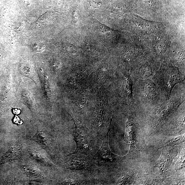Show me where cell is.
Returning a JSON list of instances; mask_svg holds the SVG:
<instances>
[{
  "instance_id": "19",
  "label": "cell",
  "mask_w": 185,
  "mask_h": 185,
  "mask_svg": "<svg viewBox=\"0 0 185 185\" xmlns=\"http://www.w3.org/2000/svg\"><path fill=\"white\" fill-rule=\"evenodd\" d=\"M13 122L19 125H22L23 123V121L20 119L19 117L17 116H15L14 117L13 119Z\"/></svg>"
},
{
  "instance_id": "18",
  "label": "cell",
  "mask_w": 185,
  "mask_h": 185,
  "mask_svg": "<svg viewBox=\"0 0 185 185\" xmlns=\"http://www.w3.org/2000/svg\"><path fill=\"white\" fill-rule=\"evenodd\" d=\"M185 126V118L184 116L183 115V117H181L178 121L177 125L176 126V128H177V130H181V129L184 128Z\"/></svg>"
},
{
  "instance_id": "5",
  "label": "cell",
  "mask_w": 185,
  "mask_h": 185,
  "mask_svg": "<svg viewBox=\"0 0 185 185\" xmlns=\"http://www.w3.org/2000/svg\"><path fill=\"white\" fill-rule=\"evenodd\" d=\"M64 177L59 179L57 184L103 185L102 180L79 172L67 170Z\"/></svg>"
},
{
  "instance_id": "17",
  "label": "cell",
  "mask_w": 185,
  "mask_h": 185,
  "mask_svg": "<svg viewBox=\"0 0 185 185\" xmlns=\"http://www.w3.org/2000/svg\"><path fill=\"white\" fill-rule=\"evenodd\" d=\"M118 174L117 180L116 184L125 185L128 184L131 180V176L128 173L121 172Z\"/></svg>"
},
{
  "instance_id": "1",
  "label": "cell",
  "mask_w": 185,
  "mask_h": 185,
  "mask_svg": "<svg viewBox=\"0 0 185 185\" xmlns=\"http://www.w3.org/2000/svg\"><path fill=\"white\" fill-rule=\"evenodd\" d=\"M109 133L103 139L102 145L96 153L92 156L101 177L106 182L107 175L119 169L123 160V157L115 155L110 149L108 144Z\"/></svg>"
},
{
  "instance_id": "6",
  "label": "cell",
  "mask_w": 185,
  "mask_h": 185,
  "mask_svg": "<svg viewBox=\"0 0 185 185\" xmlns=\"http://www.w3.org/2000/svg\"><path fill=\"white\" fill-rule=\"evenodd\" d=\"M31 140L42 145L54 160H62V159L58 150L55 136L38 130Z\"/></svg>"
},
{
  "instance_id": "13",
  "label": "cell",
  "mask_w": 185,
  "mask_h": 185,
  "mask_svg": "<svg viewBox=\"0 0 185 185\" xmlns=\"http://www.w3.org/2000/svg\"><path fill=\"white\" fill-rule=\"evenodd\" d=\"M184 135L172 138H168L162 141L159 149L164 148V147L170 146L172 147L176 145H178L184 142Z\"/></svg>"
},
{
  "instance_id": "2",
  "label": "cell",
  "mask_w": 185,
  "mask_h": 185,
  "mask_svg": "<svg viewBox=\"0 0 185 185\" xmlns=\"http://www.w3.org/2000/svg\"><path fill=\"white\" fill-rule=\"evenodd\" d=\"M74 132V140L76 149L72 154H81L92 156L96 153L102 141L92 133L84 124L76 125Z\"/></svg>"
},
{
  "instance_id": "8",
  "label": "cell",
  "mask_w": 185,
  "mask_h": 185,
  "mask_svg": "<svg viewBox=\"0 0 185 185\" xmlns=\"http://www.w3.org/2000/svg\"><path fill=\"white\" fill-rule=\"evenodd\" d=\"M22 156L21 146L18 144L11 145L0 160V166L13 161L20 160Z\"/></svg>"
},
{
  "instance_id": "7",
  "label": "cell",
  "mask_w": 185,
  "mask_h": 185,
  "mask_svg": "<svg viewBox=\"0 0 185 185\" xmlns=\"http://www.w3.org/2000/svg\"><path fill=\"white\" fill-rule=\"evenodd\" d=\"M184 98L172 99L165 103L157 110L154 119L155 125H158L165 120L183 102Z\"/></svg>"
},
{
  "instance_id": "10",
  "label": "cell",
  "mask_w": 185,
  "mask_h": 185,
  "mask_svg": "<svg viewBox=\"0 0 185 185\" xmlns=\"http://www.w3.org/2000/svg\"><path fill=\"white\" fill-rule=\"evenodd\" d=\"M172 149L163 150L160 160L156 164V166L160 169L161 175L168 168L172 160Z\"/></svg>"
},
{
  "instance_id": "16",
  "label": "cell",
  "mask_w": 185,
  "mask_h": 185,
  "mask_svg": "<svg viewBox=\"0 0 185 185\" xmlns=\"http://www.w3.org/2000/svg\"><path fill=\"white\" fill-rule=\"evenodd\" d=\"M126 91L129 103L131 104L134 102L133 97L132 86L133 83L131 79L129 77H126Z\"/></svg>"
},
{
  "instance_id": "15",
  "label": "cell",
  "mask_w": 185,
  "mask_h": 185,
  "mask_svg": "<svg viewBox=\"0 0 185 185\" xmlns=\"http://www.w3.org/2000/svg\"><path fill=\"white\" fill-rule=\"evenodd\" d=\"M153 73L152 68L148 62H144L142 63L140 75L143 78L147 79L152 76Z\"/></svg>"
},
{
  "instance_id": "11",
  "label": "cell",
  "mask_w": 185,
  "mask_h": 185,
  "mask_svg": "<svg viewBox=\"0 0 185 185\" xmlns=\"http://www.w3.org/2000/svg\"><path fill=\"white\" fill-rule=\"evenodd\" d=\"M22 169L25 174L29 178L34 179H46L44 173L37 167L31 164H25L22 167Z\"/></svg>"
},
{
  "instance_id": "20",
  "label": "cell",
  "mask_w": 185,
  "mask_h": 185,
  "mask_svg": "<svg viewBox=\"0 0 185 185\" xmlns=\"http://www.w3.org/2000/svg\"><path fill=\"white\" fill-rule=\"evenodd\" d=\"M13 112L14 114L19 115L21 112V111L18 109L14 108L13 110Z\"/></svg>"
},
{
  "instance_id": "3",
  "label": "cell",
  "mask_w": 185,
  "mask_h": 185,
  "mask_svg": "<svg viewBox=\"0 0 185 185\" xmlns=\"http://www.w3.org/2000/svg\"><path fill=\"white\" fill-rule=\"evenodd\" d=\"M63 167L66 170L82 172L105 182L101 177L92 156L71 153L66 156Z\"/></svg>"
},
{
  "instance_id": "12",
  "label": "cell",
  "mask_w": 185,
  "mask_h": 185,
  "mask_svg": "<svg viewBox=\"0 0 185 185\" xmlns=\"http://www.w3.org/2000/svg\"><path fill=\"white\" fill-rule=\"evenodd\" d=\"M137 132L136 131L134 125L132 121L128 120L126 123V130L125 136L126 142L134 144L136 140Z\"/></svg>"
},
{
  "instance_id": "14",
  "label": "cell",
  "mask_w": 185,
  "mask_h": 185,
  "mask_svg": "<svg viewBox=\"0 0 185 185\" xmlns=\"http://www.w3.org/2000/svg\"><path fill=\"white\" fill-rule=\"evenodd\" d=\"M144 88V94L148 100L153 99L157 94L155 85L151 81H147L145 82Z\"/></svg>"
},
{
  "instance_id": "9",
  "label": "cell",
  "mask_w": 185,
  "mask_h": 185,
  "mask_svg": "<svg viewBox=\"0 0 185 185\" xmlns=\"http://www.w3.org/2000/svg\"><path fill=\"white\" fill-rule=\"evenodd\" d=\"M30 157L40 164H43L54 171H59V167L55 165L45 155L35 151H30L28 153Z\"/></svg>"
},
{
  "instance_id": "4",
  "label": "cell",
  "mask_w": 185,
  "mask_h": 185,
  "mask_svg": "<svg viewBox=\"0 0 185 185\" xmlns=\"http://www.w3.org/2000/svg\"><path fill=\"white\" fill-rule=\"evenodd\" d=\"M184 80L183 74L176 67H169L161 70L158 73V82L167 99L175 86Z\"/></svg>"
}]
</instances>
